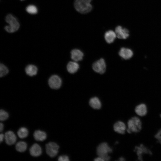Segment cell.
I'll use <instances>...</instances> for the list:
<instances>
[{
  "mask_svg": "<svg viewBox=\"0 0 161 161\" xmlns=\"http://www.w3.org/2000/svg\"><path fill=\"white\" fill-rule=\"evenodd\" d=\"M92 0H75L74 7L78 12L85 14L90 12L92 9L91 4Z\"/></svg>",
  "mask_w": 161,
  "mask_h": 161,
  "instance_id": "obj_1",
  "label": "cell"
},
{
  "mask_svg": "<svg viewBox=\"0 0 161 161\" xmlns=\"http://www.w3.org/2000/svg\"><path fill=\"white\" fill-rule=\"evenodd\" d=\"M127 131L129 133L140 132L142 128V123L140 119L134 117L130 119L127 122Z\"/></svg>",
  "mask_w": 161,
  "mask_h": 161,
  "instance_id": "obj_2",
  "label": "cell"
},
{
  "mask_svg": "<svg viewBox=\"0 0 161 161\" xmlns=\"http://www.w3.org/2000/svg\"><path fill=\"white\" fill-rule=\"evenodd\" d=\"M6 22L9 25L4 27L5 30L8 32L12 33L17 31L19 28V24L16 18L11 14L7 15L5 18Z\"/></svg>",
  "mask_w": 161,
  "mask_h": 161,
  "instance_id": "obj_3",
  "label": "cell"
},
{
  "mask_svg": "<svg viewBox=\"0 0 161 161\" xmlns=\"http://www.w3.org/2000/svg\"><path fill=\"white\" fill-rule=\"evenodd\" d=\"M112 152V149L106 143H102L98 145L97 149V155L103 158L104 161H108L110 160V157L108 154Z\"/></svg>",
  "mask_w": 161,
  "mask_h": 161,
  "instance_id": "obj_4",
  "label": "cell"
},
{
  "mask_svg": "<svg viewBox=\"0 0 161 161\" xmlns=\"http://www.w3.org/2000/svg\"><path fill=\"white\" fill-rule=\"evenodd\" d=\"M59 145L56 143L50 142L46 145V150L47 154L50 157H55L58 152Z\"/></svg>",
  "mask_w": 161,
  "mask_h": 161,
  "instance_id": "obj_5",
  "label": "cell"
},
{
  "mask_svg": "<svg viewBox=\"0 0 161 161\" xmlns=\"http://www.w3.org/2000/svg\"><path fill=\"white\" fill-rule=\"evenodd\" d=\"M92 67L95 72L100 74L104 73L106 69V65L104 60L103 58L100 59L94 62Z\"/></svg>",
  "mask_w": 161,
  "mask_h": 161,
  "instance_id": "obj_6",
  "label": "cell"
},
{
  "mask_svg": "<svg viewBox=\"0 0 161 161\" xmlns=\"http://www.w3.org/2000/svg\"><path fill=\"white\" fill-rule=\"evenodd\" d=\"M49 86L51 88L57 89L60 88L62 84V81L60 78L57 75L52 76L48 80Z\"/></svg>",
  "mask_w": 161,
  "mask_h": 161,
  "instance_id": "obj_7",
  "label": "cell"
},
{
  "mask_svg": "<svg viewBox=\"0 0 161 161\" xmlns=\"http://www.w3.org/2000/svg\"><path fill=\"white\" fill-rule=\"evenodd\" d=\"M117 37L119 39H126L129 36V31L126 28L120 26H117L115 29Z\"/></svg>",
  "mask_w": 161,
  "mask_h": 161,
  "instance_id": "obj_8",
  "label": "cell"
},
{
  "mask_svg": "<svg viewBox=\"0 0 161 161\" xmlns=\"http://www.w3.org/2000/svg\"><path fill=\"white\" fill-rule=\"evenodd\" d=\"M119 54L123 58L128 60L132 57L133 53L132 50L129 49L122 47L120 49Z\"/></svg>",
  "mask_w": 161,
  "mask_h": 161,
  "instance_id": "obj_9",
  "label": "cell"
},
{
  "mask_svg": "<svg viewBox=\"0 0 161 161\" xmlns=\"http://www.w3.org/2000/svg\"><path fill=\"white\" fill-rule=\"evenodd\" d=\"M4 137L6 143L9 145L13 144L16 141V136L12 131H8L6 132Z\"/></svg>",
  "mask_w": 161,
  "mask_h": 161,
  "instance_id": "obj_10",
  "label": "cell"
},
{
  "mask_svg": "<svg viewBox=\"0 0 161 161\" xmlns=\"http://www.w3.org/2000/svg\"><path fill=\"white\" fill-rule=\"evenodd\" d=\"M41 146L37 143L33 144L30 149V152L31 155L37 157L40 156L42 153Z\"/></svg>",
  "mask_w": 161,
  "mask_h": 161,
  "instance_id": "obj_11",
  "label": "cell"
},
{
  "mask_svg": "<svg viewBox=\"0 0 161 161\" xmlns=\"http://www.w3.org/2000/svg\"><path fill=\"white\" fill-rule=\"evenodd\" d=\"M71 58L75 61H81L83 56V53L78 49L72 50L71 52Z\"/></svg>",
  "mask_w": 161,
  "mask_h": 161,
  "instance_id": "obj_12",
  "label": "cell"
},
{
  "mask_svg": "<svg viewBox=\"0 0 161 161\" xmlns=\"http://www.w3.org/2000/svg\"><path fill=\"white\" fill-rule=\"evenodd\" d=\"M114 129L115 132L120 134H123L125 132L126 126L123 122L118 121L114 124Z\"/></svg>",
  "mask_w": 161,
  "mask_h": 161,
  "instance_id": "obj_13",
  "label": "cell"
},
{
  "mask_svg": "<svg viewBox=\"0 0 161 161\" xmlns=\"http://www.w3.org/2000/svg\"><path fill=\"white\" fill-rule=\"evenodd\" d=\"M117 36L115 32L112 30L106 31L104 35V38L106 42L110 44L114 42Z\"/></svg>",
  "mask_w": 161,
  "mask_h": 161,
  "instance_id": "obj_14",
  "label": "cell"
},
{
  "mask_svg": "<svg viewBox=\"0 0 161 161\" xmlns=\"http://www.w3.org/2000/svg\"><path fill=\"white\" fill-rule=\"evenodd\" d=\"M135 111L138 115L143 116L145 115L147 113V108L145 104H141L136 106Z\"/></svg>",
  "mask_w": 161,
  "mask_h": 161,
  "instance_id": "obj_15",
  "label": "cell"
},
{
  "mask_svg": "<svg viewBox=\"0 0 161 161\" xmlns=\"http://www.w3.org/2000/svg\"><path fill=\"white\" fill-rule=\"evenodd\" d=\"M33 136L35 140L41 141L45 140L47 137V134L45 132L40 130L35 131Z\"/></svg>",
  "mask_w": 161,
  "mask_h": 161,
  "instance_id": "obj_16",
  "label": "cell"
},
{
  "mask_svg": "<svg viewBox=\"0 0 161 161\" xmlns=\"http://www.w3.org/2000/svg\"><path fill=\"white\" fill-rule=\"evenodd\" d=\"M79 68V64L75 61L69 62L67 66V69L68 72L72 74L76 72Z\"/></svg>",
  "mask_w": 161,
  "mask_h": 161,
  "instance_id": "obj_17",
  "label": "cell"
},
{
  "mask_svg": "<svg viewBox=\"0 0 161 161\" xmlns=\"http://www.w3.org/2000/svg\"><path fill=\"white\" fill-rule=\"evenodd\" d=\"M89 104L91 107L95 109H99L101 107L100 101L97 97L91 98L89 101Z\"/></svg>",
  "mask_w": 161,
  "mask_h": 161,
  "instance_id": "obj_18",
  "label": "cell"
},
{
  "mask_svg": "<svg viewBox=\"0 0 161 161\" xmlns=\"http://www.w3.org/2000/svg\"><path fill=\"white\" fill-rule=\"evenodd\" d=\"M25 71L27 74L30 76H32L37 74L38 69L35 65L30 64L26 66Z\"/></svg>",
  "mask_w": 161,
  "mask_h": 161,
  "instance_id": "obj_19",
  "label": "cell"
},
{
  "mask_svg": "<svg viewBox=\"0 0 161 161\" xmlns=\"http://www.w3.org/2000/svg\"><path fill=\"white\" fill-rule=\"evenodd\" d=\"M27 144L24 142L20 141L17 143L16 148L18 151L22 152L25 151L27 148Z\"/></svg>",
  "mask_w": 161,
  "mask_h": 161,
  "instance_id": "obj_20",
  "label": "cell"
},
{
  "mask_svg": "<svg viewBox=\"0 0 161 161\" xmlns=\"http://www.w3.org/2000/svg\"><path fill=\"white\" fill-rule=\"evenodd\" d=\"M28 134V131L27 129L24 127L20 128L17 132L18 135L21 138H24L27 137Z\"/></svg>",
  "mask_w": 161,
  "mask_h": 161,
  "instance_id": "obj_21",
  "label": "cell"
},
{
  "mask_svg": "<svg viewBox=\"0 0 161 161\" xmlns=\"http://www.w3.org/2000/svg\"><path fill=\"white\" fill-rule=\"evenodd\" d=\"M135 150L140 159H141V154L143 153H147L149 152L147 149L143 145H140V147H136Z\"/></svg>",
  "mask_w": 161,
  "mask_h": 161,
  "instance_id": "obj_22",
  "label": "cell"
},
{
  "mask_svg": "<svg viewBox=\"0 0 161 161\" xmlns=\"http://www.w3.org/2000/svg\"><path fill=\"white\" fill-rule=\"evenodd\" d=\"M26 11L30 14H35L38 12V10L35 5H30L27 6L26 8Z\"/></svg>",
  "mask_w": 161,
  "mask_h": 161,
  "instance_id": "obj_23",
  "label": "cell"
},
{
  "mask_svg": "<svg viewBox=\"0 0 161 161\" xmlns=\"http://www.w3.org/2000/svg\"><path fill=\"white\" fill-rule=\"evenodd\" d=\"M8 70L6 66L1 63L0 65V76H4L8 73Z\"/></svg>",
  "mask_w": 161,
  "mask_h": 161,
  "instance_id": "obj_24",
  "label": "cell"
},
{
  "mask_svg": "<svg viewBox=\"0 0 161 161\" xmlns=\"http://www.w3.org/2000/svg\"><path fill=\"white\" fill-rule=\"evenodd\" d=\"M9 117L8 114L5 111L1 109L0 112V120L3 121L7 120Z\"/></svg>",
  "mask_w": 161,
  "mask_h": 161,
  "instance_id": "obj_25",
  "label": "cell"
},
{
  "mask_svg": "<svg viewBox=\"0 0 161 161\" xmlns=\"http://www.w3.org/2000/svg\"><path fill=\"white\" fill-rule=\"evenodd\" d=\"M58 160L59 161H68L69 160L68 156L64 155L59 156Z\"/></svg>",
  "mask_w": 161,
  "mask_h": 161,
  "instance_id": "obj_26",
  "label": "cell"
},
{
  "mask_svg": "<svg viewBox=\"0 0 161 161\" xmlns=\"http://www.w3.org/2000/svg\"><path fill=\"white\" fill-rule=\"evenodd\" d=\"M155 137L161 143V130H160L155 136Z\"/></svg>",
  "mask_w": 161,
  "mask_h": 161,
  "instance_id": "obj_27",
  "label": "cell"
},
{
  "mask_svg": "<svg viewBox=\"0 0 161 161\" xmlns=\"http://www.w3.org/2000/svg\"><path fill=\"white\" fill-rule=\"evenodd\" d=\"M94 161H104L103 159L100 157L99 156L95 159Z\"/></svg>",
  "mask_w": 161,
  "mask_h": 161,
  "instance_id": "obj_28",
  "label": "cell"
},
{
  "mask_svg": "<svg viewBox=\"0 0 161 161\" xmlns=\"http://www.w3.org/2000/svg\"><path fill=\"white\" fill-rule=\"evenodd\" d=\"M4 137V135L3 134H1L0 135V142L1 143L3 140Z\"/></svg>",
  "mask_w": 161,
  "mask_h": 161,
  "instance_id": "obj_29",
  "label": "cell"
},
{
  "mask_svg": "<svg viewBox=\"0 0 161 161\" xmlns=\"http://www.w3.org/2000/svg\"><path fill=\"white\" fill-rule=\"evenodd\" d=\"M3 129V124L1 123L0 124V131L1 132Z\"/></svg>",
  "mask_w": 161,
  "mask_h": 161,
  "instance_id": "obj_30",
  "label": "cell"
},
{
  "mask_svg": "<svg viewBox=\"0 0 161 161\" xmlns=\"http://www.w3.org/2000/svg\"><path fill=\"white\" fill-rule=\"evenodd\" d=\"M119 160L120 161H124L125 160L123 158L121 157L119 158Z\"/></svg>",
  "mask_w": 161,
  "mask_h": 161,
  "instance_id": "obj_31",
  "label": "cell"
},
{
  "mask_svg": "<svg viewBox=\"0 0 161 161\" xmlns=\"http://www.w3.org/2000/svg\"><path fill=\"white\" fill-rule=\"evenodd\" d=\"M21 1H23V0H20Z\"/></svg>",
  "mask_w": 161,
  "mask_h": 161,
  "instance_id": "obj_32",
  "label": "cell"
}]
</instances>
